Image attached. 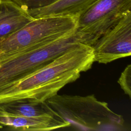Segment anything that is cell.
I'll return each mask as SVG.
<instances>
[{"label":"cell","mask_w":131,"mask_h":131,"mask_svg":"<svg viewBox=\"0 0 131 131\" xmlns=\"http://www.w3.org/2000/svg\"><path fill=\"white\" fill-rule=\"evenodd\" d=\"M94 62L91 46L78 43L0 92V104L29 98L45 101L79 78Z\"/></svg>","instance_id":"cell-1"},{"label":"cell","mask_w":131,"mask_h":131,"mask_svg":"<svg viewBox=\"0 0 131 131\" xmlns=\"http://www.w3.org/2000/svg\"><path fill=\"white\" fill-rule=\"evenodd\" d=\"M71 126L90 130H124L122 116L114 112L108 104L94 95L85 96L57 94L46 100Z\"/></svg>","instance_id":"cell-2"},{"label":"cell","mask_w":131,"mask_h":131,"mask_svg":"<svg viewBox=\"0 0 131 131\" xmlns=\"http://www.w3.org/2000/svg\"><path fill=\"white\" fill-rule=\"evenodd\" d=\"M78 17L53 16L34 18L17 31L0 39V62L27 49L73 34Z\"/></svg>","instance_id":"cell-3"},{"label":"cell","mask_w":131,"mask_h":131,"mask_svg":"<svg viewBox=\"0 0 131 131\" xmlns=\"http://www.w3.org/2000/svg\"><path fill=\"white\" fill-rule=\"evenodd\" d=\"M79 43L74 36L17 52L0 62V92Z\"/></svg>","instance_id":"cell-4"},{"label":"cell","mask_w":131,"mask_h":131,"mask_svg":"<svg viewBox=\"0 0 131 131\" xmlns=\"http://www.w3.org/2000/svg\"><path fill=\"white\" fill-rule=\"evenodd\" d=\"M129 11L131 0H98L78 17L74 36L79 43L93 47Z\"/></svg>","instance_id":"cell-5"},{"label":"cell","mask_w":131,"mask_h":131,"mask_svg":"<svg viewBox=\"0 0 131 131\" xmlns=\"http://www.w3.org/2000/svg\"><path fill=\"white\" fill-rule=\"evenodd\" d=\"M94 62L106 64L131 54V11L105 32L92 47Z\"/></svg>","instance_id":"cell-6"},{"label":"cell","mask_w":131,"mask_h":131,"mask_svg":"<svg viewBox=\"0 0 131 131\" xmlns=\"http://www.w3.org/2000/svg\"><path fill=\"white\" fill-rule=\"evenodd\" d=\"M0 126L20 130H51L69 127L71 124L60 116L24 117L0 110Z\"/></svg>","instance_id":"cell-7"},{"label":"cell","mask_w":131,"mask_h":131,"mask_svg":"<svg viewBox=\"0 0 131 131\" xmlns=\"http://www.w3.org/2000/svg\"><path fill=\"white\" fill-rule=\"evenodd\" d=\"M28 11L11 0L0 3V39L17 31L33 20Z\"/></svg>","instance_id":"cell-8"},{"label":"cell","mask_w":131,"mask_h":131,"mask_svg":"<svg viewBox=\"0 0 131 131\" xmlns=\"http://www.w3.org/2000/svg\"><path fill=\"white\" fill-rule=\"evenodd\" d=\"M98 0H59L46 7L29 9L34 18L53 16L79 17Z\"/></svg>","instance_id":"cell-9"},{"label":"cell","mask_w":131,"mask_h":131,"mask_svg":"<svg viewBox=\"0 0 131 131\" xmlns=\"http://www.w3.org/2000/svg\"><path fill=\"white\" fill-rule=\"evenodd\" d=\"M0 110L17 116L37 117L60 116L49 105L46 101L25 98L0 104Z\"/></svg>","instance_id":"cell-10"},{"label":"cell","mask_w":131,"mask_h":131,"mask_svg":"<svg viewBox=\"0 0 131 131\" xmlns=\"http://www.w3.org/2000/svg\"><path fill=\"white\" fill-rule=\"evenodd\" d=\"M121 88L124 93L131 98V64L127 65L121 73L118 80Z\"/></svg>","instance_id":"cell-11"},{"label":"cell","mask_w":131,"mask_h":131,"mask_svg":"<svg viewBox=\"0 0 131 131\" xmlns=\"http://www.w3.org/2000/svg\"><path fill=\"white\" fill-rule=\"evenodd\" d=\"M59 0H23V8L29 9L41 8L54 3Z\"/></svg>","instance_id":"cell-12"},{"label":"cell","mask_w":131,"mask_h":131,"mask_svg":"<svg viewBox=\"0 0 131 131\" xmlns=\"http://www.w3.org/2000/svg\"><path fill=\"white\" fill-rule=\"evenodd\" d=\"M23 8V0H11Z\"/></svg>","instance_id":"cell-13"},{"label":"cell","mask_w":131,"mask_h":131,"mask_svg":"<svg viewBox=\"0 0 131 131\" xmlns=\"http://www.w3.org/2000/svg\"><path fill=\"white\" fill-rule=\"evenodd\" d=\"M1 0H0V3H1Z\"/></svg>","instance_id":"cell-14"}]
</instances>
